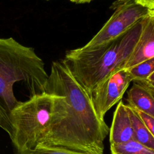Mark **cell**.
<instances>
[{"label":"cell","mask_w":154,"mask_h":154,"mask_svg":"<svg viewBox=\"0 0 154 154\" xmlns=\"http://www.w3.org/2000/svg\"><path fill=\"white\" fill-rule=\"evenodd\" d=\"M45 93L54 96L53 112L35 147L103 154V141L109 128L99 118L88 94L62 60L52 62Z\"/></svg>","instance_id":"cell-1"},{"label":"cell","mask_w":154,"mask_h":154,"mask_svg":"<svg viewBox=\"0 0 154 154\" xmlns=\"http://www.w3.org/2000/svg\"><path fill=\"white\" fill-rule=\"evenodd\" d=\"M48 78L44 62L33 48L12 37L0 38V127L10 137L9 115L22 102L15 95L16 86L23 85L31 97L45 93Z\"/></svg>","instance_id":"cell-2"},{"label":"cell","mask_w":154,"mask_h":154,"mask_svg":"<svg viewBox=\"0 0 154 154\" xmlns=\"http://www.w3.org/2000/svg\"><path fill=\"white\" fill-rule=\"evenodd\" d=\"M142 19L116 38L90 49H78L66 52L62 61L88 94L108 77L122 69L138 40Z\"/></svg>","instance_id":"cell-3"},{"label":"cell","mask_w":154,"mask_h":154,"mask_svg":"<svg viewBox=\"0 0 154 154\" xmlns=\"http://www.w3.org/2000/svg\"><path fill=\"white\" fill-rule=\"evenodd\" d=\"M54 96L47 93L35 94L20 102L10 112V138L16 154L34 150L46 133L53 112Z\"/></svg>","instance_id":"cell-4"},{"label":"cell","mask_w":154,"mask_h":154,"mask_svg":"<svg viewBox=\"0 0 154 154\" xmlns=\"http://www.w3.org/2000/svg\"><path fill=\"white\" fill-rule=\"evenodd\" d=\"M111 7L115 9L114 13L96 34L81 48L87 50L106 43L126 32L144 17L154 13V10L137 4L133 0H117Z\"/></svg>","instance_id":"cell-5"},{"label":"cell","mask_w":154,"mask_h":154,"mask_svg":"<svg viewBox=\"0 0 154 154\" xmlns=\"http://www.w3.org/2000/svg\"><path fill=\"white\" fill-rule=\"evenodd\" d=\"M131 79L126 69L114 73L98 85L89 94L99 118L104 120L106 112L121 100Z\"/></svg>","instance_id":"cell-6"},{"label":"cell","mask_w":154,"mask_h":154,"mask_svg":"<svg viewBox=\"0 0 154 154\" xmlns=\"http://www.w3.org/2000/svg\"><path fill=\"white\" fill-rule=\"evenodd\" d=\"M142 23L141 34L124 69L154 58V13L144 17Z\"/></svg>","instance_id":"cell-7"},{"label":"cell","mask_w":154,"mask_h":154,"mask_svg":"<svg viewBox=\"0 0 154 154\" xmlns=\"http://www.w3.org/2000/svg\"><path fill=\"white\" fill-rule=\"evenodd\" d=\"M109 143L118 144L134 139V132L126 104L120 100L114 112L109 129Z\"/></svg>","instance_id":"cell-8"},{"label":"cell","mask_w":154,"mask_h":154,"mask_svg":"<svg viewBox=\"0 0 154 154\" xmlns=\"http://www.w3.org/2000/svg\"><path fill=\"white\" fill-rule=\"evenodd\" d=\"M126 105L154 116V92L133 82L128 90Z\"/></svg>","instance_id":"cell-9"},{"label":"cell","mask_w":154,"mask_h":154,"mask_svg":"<svg viewBox=\"0 0 154 154\" xmlns=\"http://www.w3.org/2000/svg\"><path fill=\"white\" fill-rule=\"evenodd\" d=\"M126 105L133 129L134 140H137L147 147L154 149V135H152L150 132L134 110L126 104Z\"/></svg>","instance_id":"cell-10"},{"label":"cell","mask_w":154,"mask_h":154,"mask_svg":"<svg viewBox=\"0 0 154 154\" xmlns=\"http://www.w3.org/2000/svg\"><path fill=\"white\" fill-rule=\"evenodd\" d=\"M111 154H154V149L140 143L135 140L110 144Z\"/></svg>","instance_id":"cell-11"},{"label":"cell","mask_w":154,"mask_h":154,"mask_svg":"<svg viewBox=\"0 0 154 154\" xmlns=\"http://www.w3.org/2000/svg\"><path fill=\"white\" fill-rule=\"evenodd\" d=\"M126 70L133 82L144 81L154 73V58L144 61Z\"/></svg>","instance_id":"cell-12"},{"label":"cell","mask_w":154,"mask_h":154,"mask_svg":"<svg viewBox=\"0 0 154 154\" xmlns=\"http://www.w3.org/2000/svg\"><path fill=\"white\" fill-rule=\"evenodd\" d=\"M141 121L148 129L150 132L154 135V116H151L143 111L132 108Z\"/></svg>","instance_id":"cell-13"},{"label":"cell","mask_w":154,"mask_h":154,"mask_svg":"<svg viewBox=\"0 0 154 154\" xmlns=\"http://www.w3.org/2000/svg\"><path fill=\"white\" fill-rule=\"evenodd\" d=\"M25 154H83V153L60 150L58 149L46 148V147H35L34 150H32Z\"/></svg>","instance_id":"cell-14"},{"label":"cell","mask_w":154,"mask_h":154,"mask_svg":"<svg viewBox=\"0 0 154 154\" xmlns=\"http://www.w3.org/2000/svg\"><path fill=\"white\" fill-rule=\"evenodd\" d=\"M135 3L139 4L149 10H154V0H133Z\"/></svg>","instance_id":"cell-15"},{"label":"cell","mask_w":154,"mask_h":154,"mask_svg":"<svg viewBox=\"0 0 154 154\" xmlns=\"http://www.w3.org/2000/svg\"><path fill=\"white\" fill-rule=\"evenodd\" d=\"M71 2L76 4H84V3H88L93 0H70Z\"/></svg>","instance_id":"cell-16"},{"label":"cell","mask_w":154,"mask_h":154,"mask_svg":"<svg viewBox=\"0 0 154 154\" xmlns=\"http://www.w3.org/2000/svg\"><path fill=\"white\" fill-rule=\"evenodd\" d=\"M0 126H1V120H0Z\"/></svg>","instance_id":"cell-17"},{"label":"cell","mask_w":154,"mask_h":154,"mask_svg":"<svg viewBox=\"0 0 154 154\" xmlns=\"http://www.w3.org/2000/svg\"><path fill=\"white\" fill-rule=\"evenodd\" d=\"M47 1H48V0H47Z\"/></svg>","instance_id":"cell-18"}]
</instances>
